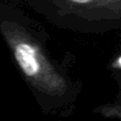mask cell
<instances>
[{
	"label": "cell",
	"mask_w": 121,
	"mask_h": 121,
	"mask_svg": "<svg viewBox=\"0 0 121 121\" xmlns=\"http://www.w3.org/2000/svg\"><path fill=\"white\" fill-rule=\"evenodd\" d=\"M0 28L43 113L70 115L81 92V83L51 59L39 40L22 26L4 21Z\"/></svg>",
	"instance_id": "cell-1"
},
{
	"label": "cell",
	"mask_w": 121,
	"mask_h": 121,
	"mask_svg": "<svg viewBox=\"0 0 121 121\" xmlns=\"http://www.w3.org/2000/svg\"><path fill=\"white\" fill-rule=\"evenodd\" d=\"M67 14L90 20L121 19V0H53Z\"/></svg>",
	"instance_id": "cell-2"
},
{
	"label": "cell",
	"mask_w": 121,
	"mask_h": 121,
	"mask_svg": "<svg viewBox=\"0 0 121 121\" xmlns=\"http://www.w3.org/2000/svg\"><path fill=\"white\" fill-rule=\"evenodd\" d=\"M112 74L118 87L115 99L112 102L98 105L92 109V112L101 117L121 120V73H112Z\"/></svg>",
	"instance_id": "cell-3"
},
{
	"label": "cell",
	"mask_w": 121,
	"mask_h": 121,
	"mask_svg": "<svg viewBox=\"0 0 121 121\" xmlns=\"http://www.w3.org/2000/svg\"><path fill=\"white\" fill-rule=\"evenodd\" d=\"M109 70L112 73H121V52L116 54L109 62Z\"/></svg>",
	"instance_id": "cell-4"
}]
</instances>
